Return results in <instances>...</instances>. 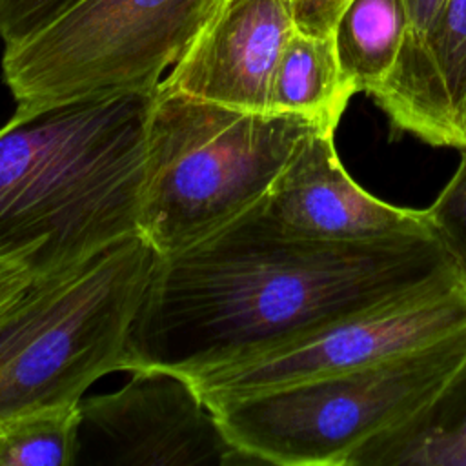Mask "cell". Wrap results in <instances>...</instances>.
Listing matches in <instances>:
<instances>
[{"label":"cell","mask_w":466,"mask_h":466,"mask_svg":"<svg viewBox=\"0 0 466 466\" xmlns=\"http://www.w3.org/2000/svg\"><path fill=\"white\" fill-rule=\"evenodd\" d=\"M451 268L433 235L306 242L271 237L240 217L160 257L129 328L122 370L187 375L237 360Z\"/></svg>","instance_id":"cell-1"},{"label":"cell","mask_w":466,"mask_h":466,"mask_svg":"<svg viewBox=\"0 0 466 466\" xmlns=\"http://www.w3.org/2000/svg\"><path fill=\"white\" fill-rule=\"evenodd\" d=\"M153 91L16 109L0 127V255L35 279L140 233Z\"/></svg>","instance_id":"cell-2"},{"label":"cell","mask_w":466,"mask_h":466,"mask_svg":"<svg viewBox=\"0 0 466 466\" xmlns=\"http://www.w3.org/2000/svg\"><path fill=\"white\" fill-rule=\"evenodd\" d=\"M315 129L326 127L157 86L146 126L140 235L166 257L224 229L257 206Z\"/></svg>","instance_id":"cell-3"},{"label":"cell","mask_w":466,"mask_h":466,"mask_svg":"<svg viewBox=\"0 0 466 466\" xmlns=\"http://www.w3.org/2000/svg\"><path fill=\"white\" fill-rule=\"evenodd\" d=\"M464 360L466 329L397 359L209 410L249 464L350 466L364 444L426 408Z\"/></svg>","instance_id":"cell-4"},{"label":"cell","mask_w":466,"mask_h":466,"mask_svg":"<svg viewBox=\"0 0 466 466\" xmlns=\"http://www.w3.org/2000/svg\"><path fill=\"white\" fill-rule=\"evenodd\" d=\"M217 7L218 0H80L5 46L2 78L16 109L153 91Z\"/></svg>","instance_id":"cell-5"},{"label":"cell","mask_w":466,"mask_h":466,"mask_svg":"<svg viewBox=\"0 0 466 466\" xmlns=\"http://www.w3.org/2000/svg\"><path fill=\"white\" fill-rule=\"evenodd\" d=\"M158 262L135 233L78 264L53 315L0 366V426L78 402L96 379L124 368L127 333Z\"/></svg>","instance_id":"cell-6"},{"label":"cell","mask_w":466,"mask_h":466,"mask_svg":"<svg viewBox=\"0 0 466 466\" xmlns=\"http://www.w3.org/2000/svg\"><path fill=\"white\" fill-rule=\"evenodd\" d=\"M464 329L466 277L455 266L257 353L184 377L211 408L258 391L397 359Z\"/></svg>","instance_id":"cell-7"},{"label":"cell","mask_w":466,"mask_h":466,"mask_svg":"<svg viewBox=\"0 0 466 466\" xmlns=\"http://www.w3.org/2000/svg\"><path fill=\"white\" fill-rule=\"evenodd\" d=\"M116 391L82 397L78 464H249L228 441L187 377L138 368Z\"/></svg>","instance_id":"cell-8"},{"label":"cell","mask_w":466,"mask_h":466,"mask_svg":"<svg viewBox=\"0 0 466 466\" xmlns=\"http://www.w3.org/2000/svg\"><path fill=\"white\" fill-rule=\"evenodd\" d=\"M335 131L306 135L253 209L260 231L306 242H379L433 235L424 209L393 206L360 187L342 167Z\"/></svg>","instance_id":"cell-9"},{"label":"cell","mask_w":466,"mask_h":466,"mask_svg":"<svg viewBox=\"0 0 466 466\" xmlns=\"http://www.w3.org/2000/svg\"><path fill=\"white\" fill-rule=\"evenodd\" d=\"M293 29L289 0H226L158 87L242 111L271 113L275 69Z\"/></svg>","instance_id":"cell-10"},{"label":"cell","mask_w":466,"mask_h":466,"mask_svg":"<svg viewBox=\"0 0 466 466\" xmlns=\"http://www.w3.org/2000/svg\"><path fill=\"white\" fill-rule=\"evenodd\" d=\"M368 96L391 129L466 151V0H446L420 35L406 38L393 69Z\"/></svg>","instance_id":"cell-11"},{"label":"cell","mask_w":466,"mask_h":466,"mask_svg":"<svg viewBox=\"0 0 466 466\" xmlns=\"http://www.w3.org/2000/svg\"><path fill=\"white\" fill-rule=\"evenodd\" d=\"M350 466H466V360L426 408L364 444Z\"/></svg>","instance_id":"cell-12"},{"label":"cell","mask_w":466,"mask_h":466,"mask_svg":"<svg viewBox=\"0 0 466 466\" xmlns=\"http://www.w3.org/2000/svg\"><path fill=\"white\" fill-rule=\"evenodd\" d=\"M353 95L357 93L340 69L333 35H311L295 27L275 69L269 111L300 115L335 131Z\"/></svg>","instance_id":"cell-13"},{"label":"cell","mask_w":466,"mask_h":466,"mask_svg":"<svg viewBox=\"0 0 466 466\" xmlns=\"http://www.w3.org/2000/svg\"><path fill=\"white\" fill-rule=\"evenodd\" d=\"M408 33L404 0H350L333 38L346 80L370 95L393 69Z\"/></svg>","instance_id":"cell-14"},{"label":"cell","mask_w":466,"mask_h":466,"mask_svg":"<svg viewBox=\"0 0 466 466\" xmlns=\"http://www.w3.org/2000/svg\"><path fill=\"white\" fill-rule=\"evenodd\" d=\"M78 402L31 411L0 426V466H75Z\"/></svg>","instance_id":"cell-15"},{"label":"cell","mask_w":466,"mask_h":466,"mask_svg":"<svg viewBox=\"0 0 466 466\" xmlns=\"http://www.w3.org/2000/svg\"><path fill=\"white\" fill-rule=\"evenodd\" d=\"M433 237L466 277V151L439 197L424 209Z\"/></svg>","instance_id":"cell-16"},{"label":"cell","mask_w":466,"mask_h":466,"mask_svg":"<svg viewBox=\"0 0 466 466\" xmlns=\"http://www.w3.org/2000/svg\"><path fill=\"white\" fill-rule=\"evenodd\" d=\"M80 0H0V40L13 46L33 36Z\"/></svg>","instance_id":"cell-17"},{"label":"cell","mask_w":466,"mask_h":466,"mask_svg":"<svg viewBox=\"0 0 466 466\" xmlns=\"http://www.w3.org/2000/svg\"><path fill=\"white\" fill-rule=\"evenodd\" d=\"M350 0H289L295 27L311 35H333Z\"/></svg>","instance_id":"cell-18"},{"label":"cell","mask_w":466,"mask_h":466,"mask_svg":"<svg viewBox=\"0 0 466 466\" xmlns=\"http://www.w3.org/2000/svg\"><path fill=\"white\" fill-rule=\"evenodd\" d=\"M33 280L35 273L27 253L0 255V309L16 299Z\"/></svg>","instance_id":"cell-19"},{"label":"cell","mask_w":466,"mask_h":466,"mask_svg":"<svg viewBox=\"0 0 466 466\" xmlns=\"http://www.w3.org/2000/svg\"><path fill=\"white\" fill-rule=\"evenodd\" d=\"M444 4L446 0H404V7L408 15L406 38L420 35L442 11Z\"/></svg>","instance_id":"cell-20"},{"label":"cell","mask_w":466,"mask_h":466,"mask_svg":"<svg viewBox=\"0 0 466 466\" xmlns=\"http://www.w3.org/2000/svg\"><path fill=\"white\" fill-rule=\"evenodd\" d=\"M222 2H226V0H218V5H220V4H222Z\"/></svg>","instance_id":"cell-21"}]
</instances>
